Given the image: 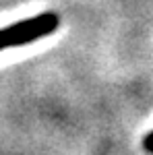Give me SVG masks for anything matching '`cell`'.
Listing matches in <instances>:
<instances>
[{
    "mask_svg": "<svg viewBox=\"0 0 153 155\" xmlns=\"http://www.w3.org/2000/svg\"><path fill=\"white\" fill-rule=\"evenodd\" d=\"M60 25V17L54 11L39 12L35 17H29L23 21H17L0 29V52L6 48H17L31 44L39 37H46L54 33Z\"/></svg>",
    "mask_w": 153,
    "mask_h": 155,
    "instance_id": "6da1fadb",
    "label": "cell"
},
{
    "mask_svg": "<svg viewBox=\"0 0 153 155\" xmlns=\"http://www.w3.org/2000/svg\"><path fill=\"white\" fill-rule=\"evenodd\" d=\"M143 149H145L147 153H153V130L143 139Z\"/></svg>",
    "mask_w": 153,
    "mask_h": 155,
    "instance_id": "7a4b0ae2",
    "label": "cell"
}]
</instances>
